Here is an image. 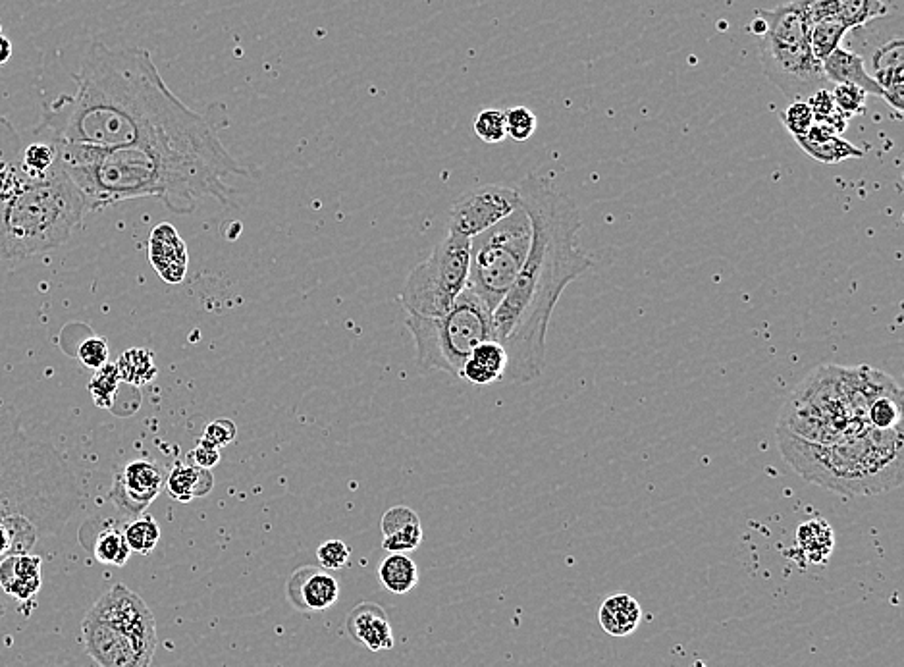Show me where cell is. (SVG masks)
Here are the masks:
<instances>
[{
    "label": "cell",
    "instance_id": "1",
    "mask_svg": "<svg viewBox=\"0 0 904 667\" xmlns=\"http://www.w3.org/2000/svg\"><path fill=\"white\" fill-rule=\"evenodd\" d=\"M74 81V93L43 103L33 137L62 147L112 151L216 132L205 114L172 93L145 49L95 41Z\"/></svg>",
    "mask_w": 904,
    "mask_h": 667
},
{
    "label": "cell",
    "instance_id": "2",
    "mask_svg": "<svg viewBox=\"0 0 904 667\" xmlns=\"http://www.w3.org/2000/svg\"><path fill=\"white\" fill-rule=\"evenodd\" d=\"M517 189L531 216V251L492 313V330L507 353L504 382L529 384L544 373L546 336L559 297L592 268V259L579 245L583 220L571 197L536 174L525 176Z\"/></svg>",
    "mask_w": 904,
    "mask_h": 667
},
{
    "label": "cell",
    "instance_id": "3",
    "mask_svg": "<svg viewBox=\"0 0 904 667\" xmlns=\"http://www.w3.org/2000/svg\"><path fill=\"white\" fill-rule=\"evenodd\" d=\"M56 147L60 166L85 195L89 213L139 197H157L176 214L193 213L203 199L232 205L236 191L228 180L249 174L218 132L112 151Z\"/></svg>",
    "mask_w": 904,
    "mask_h": 667
},
{
    "label": "cell",
    "instance_id": "4",
    "mask_svg": "<svg viewBox=\"0 0 904 667\" xmlns=\"http://www.w3.org/2000/svg\"><path fill=\"white\" fill-rule=\"evenodd\" d=\"M78 504L76 477L53 444L26 434L14 411L0 413V561L58 536Z\"/></svg>",
    "mask_w": 904,
    "mask_h": 667
},
{
    "label": "cell",
    "instance_id": "5",
    "mask_svg": "<svg viewBox=\"0 0 904 667\" xmlns=\"http://www.w3.org/2000/svg\"><path fill=\"white\" fill-rule=\"evenodd\" d=\"M903 428H862L833 442L802 440L779 427V450L804 481L843 496H870L903 482Z\"/></svg>",
    "mask_w": 904,
    "mask_h": 667
},
{
    "label": "cell",
    "instance_id": "6",
    "mask_svg": "<svg viewBox=\"0 0 904 667\" xmlns=\"http://www.w3.org/2000/svg\"><path fill=\"white\" fill-rule=\"evenodd\" d=\"M89 213L85 195L60 166L27 180L0 203V259H27L70 240Z\"/></svg>",
    "mask_w": 904,
    "mask_h": 667
},
{
    "label": "cell",
    "instance_id": "7",
    "mask_svg": "<svg viewBox=\"0 0 904 667\" xmlns=\"http://www.w3.org/2000/svg\"><path fill=\"white\" fill-rule=\"evenodd\" d=\"M81 639L97 666L151 667L159 633L145 600L124 585H114L85 615Z\"/></svg>",
    "mask_w": 904,
    "mask_h": 667
},
{
    "label": "cell",
    "instance_id": "8",
    "mask_svg": "<svg viewBox=\"0 0 904 667\" xmlns=\"http://www.w3.org/2000/svg\"><path fill=\"white\" fill-rule=\"evenodd\" d=\"M766 22V33L758 37V54L766 78L793 103L806 101L812 93L833 87L825 80L822 62L810 49V20L797 0L773 10H756Z\"/></svg>",
    "mask_w": 904,
    "mask_h": 667
},
{
    "label": "cell",
    "instance_id": "9",
    "mask_svg": "<svg viewBox=\"0 0 904 667\" xmlns=\"http://www.w3.org/2000/svg\"><path fill=\"white\" fill-rule=\"evenodd\" d=\"M405 326L413 336L421 373L442 371L459 378L471 351L494 340L492 311L471 290L459 295L446 315H409Z\"/></svg>",
    "mask_w": 904,
    "mask_h": 667
},
{
    "label": "cell",
    "instance_id": "10",
    "mask_svg": "<svg viewBox=\"0 0 904 667\" xmlns=\"http://www.w3.org/2000/svg\"><path fill=\"white\" fill-rule=\"evenodd\" d=\"M531 245V216L523 205L471 240L467 290L492 313L515 284Z\"/></svg>",
    "mask_w": 904,
    "mask_h": 667
},
{
    "label": "cell",
    "instance_id": "11",
    "mask_svg": "<svg viewBox=\"0 0 904 667\" xmlns=\"http://www.w3.org/2000/svg\"><path fill=\"white\" fill-rule=\"evenodd\" d=\"M471 240L455 232L444 236L405 280L401 303L407 315L442 317L467 290Z\"/></svg>",
    "mask_w": 904,
    "mask_h": 667
},
{
    "label": "cell",
    "instance_id": "12",
    "mask_svg": "<svg viewBox=\"0 0 904 667\" xmlns=\"http://www.w3.org/2000/svg\"><path fill=\"white\" fill-rule=\"evenodd\" d=\"M523 205L517 187L486 184L465 191L450 211V232L473 240Z\"/></svg>",
    "mask_w": 904,
    "mask_h": 667
},
{
    "label": "cell",
    "instance_id": "13",
    "mask_svg": "<svg viewBox=\"0 0 904 667\" xmlns=\"http://www.w3.org/2000/svg\"><path fill=\"white\" fill-rule=\"evenodd\" d=\"M164 486V471L151 459H135L114 479L108 498L128 517H139Z\"/></svg>",
    "mask_w": 904,
    "mask_h": 667
},
{
    "label": "cell",
    "instance_id": "14",
    "mask_svg": "<svg viewBox=\"0 0 904 667\" xmlns=\"http://www.w3.org/2000/svg\"><path fill=\"white\" fill-rule=\"evenodd\" d=\"M870 78L881 89V99L901 116L904 108V37L895 33L878 43L864 58Z\"/></svg>",
    "mask_w": 904,
    "mask_h": 667
},
{
    "label": "cell",
    "instance_id": "15",
    "mask_svg": "<svg viewBox=\"0 0 904 667\" xmlns=\"http://www.w3.org/2000/svg\"><path fill=\"white\" fill-rule=\"evenodd\" d=\"M286 592L297 612H324L338 602L340 585L326 571L303 565L290 577Z\"/></svg>",
    "mask_w": 904,
    "mask_h": 667
},
{
    "label": "cell",
    "instance_id": "16",
    "mask_svg": "<svg viewBox=\"0 0 904 667\" xmlns=\"http://www.w3.org/2000/svg\"><path fill=\"white\" fill-rule=\"evenodd\" d=\"M149 261L166 284L178 286L186 280L189 253L186 241L172 224L162 222L153 228L149 236Z\"/></svg>",
    "mask_w": 904,
    "mask_h": 667
},
{
    "label": "cell",
    "instance_id": "17",
    "mask_svg": "<svg viewBox=\"0 0 904 667\" xmlns=\"http://www.w3.org/2000/svg\"><path fill=\"white\" fill-rule=\"evenodd\" d=\"M347 633L349 637L371 652H384L394 648V633L390 619L382 606L373 602H363L347 615Z\"/></svg>",
    "mask_w": 904,
    "mask_h": 667
},
{
    "label": "cell",
    "instance_id": "18",
    "mask_svg": "<svg viewBox=\"0 0 904 667\" xmlns=\"http://www.w3.org/2000/svg\"><path fill=\"white\" fill-rule=\"evenodd\" d=\"M382 548L388 554H409L423 544L419 515L407 506L390 507L380 521Z\"/></svg>",
    "mask_w": 904,
    "mask_h": 667
},
{
    "label": "cell",
    "instance_id": "19",
    "mask_svg": "<svg viewBox=\"0 0 904 667\" xmlns=\"http://www.w3.org/2000/svg\"><path fill=\"white\" fill-rule=\"evenodd\" d=\"M43 558L29 552L14 554L0 561V590L8 596L29 602L41 590Z\"/></svg>",
    "mask_w": 904,
    "mask_h": 667
},
{
    "label": "cell",
    "instance_id": "20",
    "mask_svg": "<svg viewBox=\"0 0 904 667\" xmlns=\"http://www.w3.org/2000/svg\"><path fill=\"white\" fill-rule=\"evenodd\" d=\"M825 80L831 85H854L868 95L881 97L878 83L870 78L862 54L854 53L847 47H839L822 62Z\"/></svg>",
    "mask_w": 904,
    "mask_h": 667
},
{
    "label": "cell",
    "instance_id": "21",
    "mask_svg": "<svg viewBox=\"0 0 904 667\" xmlns=\"http://www.w3.org/2000/svg\"><path fill=\"white\" fill-rule=\"evenodd\" d=\"M507 371V353L504 346L496 340L482 342L467 357L459 378L475 384L488 386L496 382H504Z\"/></svg>",
    "mask_w": 904,
    "mask_h": 667
},
{
    "label": "cell",
    "instance_id": "22",
    "mask_svg": "<svg viewBox=\"0 0 904 667\" xmlns=\"http://www.w3.org/2000/svg\"><path fill=\"white\" fill-rule=\"evenodd\" d=\"M798 147L810 155L814 161L822 164H839L849 159H860L864 153L847 141L843 135L833 134L825 126L814 124L810 132L802 137H795Z\"/></svg>",
    "mask_w": 904,
    "mask_h": 667
},
{
    "label": "cell",
    "instance_id": "23",
    "mask_svg": "<svg viewBox=\"0 0 904 667\" xmlns=\"http://www.w3.org/2000/svg\"><path fill=\"white\" fill-rule=\"evenodd\" d=\"M22 151V137L8 118L0 116V203L26 182L20 166Z\"/></svg>",
    "mask_w": 904,
    "mask_h": 667
},
{
    "label": "cell",
    "instance_id": "24",
    "mask_svg": "<svg viewBox=\"0 0 904 667\" xmlns=\"http://www.w3.org/2000/svg\"><path fill=\"white\" fill-rule=\"evenodd\" d=\"M164 484H166V492L172 500H176L180 504H189L195 498H203V496L211 494L214 477L211 469H199L195 465L178 463L168 473Z\"/></svg>",
    "mask_w": 904,
    "mask_h": 667
},
{
    "label": "cell",
    "instance_id": "25",
    "mask_svg": "<svg viewBox=\"0 0 904 667\" xmlns=\"http://www.w3.org/2000/svg\"><path fill=\"white\" fill-rule=\"evenodd\" d=\"M642 610L639 602L629 594H613L600 606L598 619L602 629L612 637H627L637 631Z\"/></svg>",
    "mask_w": 904,
    "mask_h": 667
},
{
    "label": "cell",
    "instance_id": "26",
    "mask_svg": "<svg viewBox=\"0 0 904 667\" xmlns=\"http://www.w3.org/2000/svg\"><path fill=\"white\" fill-rule=\"evenodd\" d=\"M835 546V534L824 519H810L797 529L798 552L814 565L827 563Z\"/></svg>",
    "mask_w": 904,
    "mask_h": 667
},
{
    "label": "cell",
    "instance_id": "27",
    "mask_svg": "<svg viewBox=\"0 0 904 667\" xmlns=\"http://www.w3.org/2000/svg\"><path fill=\"white\" fill-rule=\"evenodd\" d=\"M380 585L403 596L419 585V569L407 554H388L378 565Z\"/></svg>",
    "mask_w": 904,
    "mask_h": 667
},
{
    "label": "cell",
    "instance_id": "28",
    "mask_svg": "<svg viewBox=\"0 0 904 667\" xmlns=\"http://www.w3.org/2000/svg\"><path fill=\"white\" fill-rule=\"evenodd\" d=\"M122 382L130 384L133 388H143L149 382L155 380L159 374V365L155 361V353L145 347H132L126 349L118 361L114 363Z\"/></svg>",
    "mask_w": 904,
    "mask_h": 667
},
{
    "label": "cell",
    "instance_id": "29",
    "mask_svg": "<svg viewBox=\"0 0 904 667\" xmlns=\"http://www.w3.org/2000/svg\"><path fill=\"white\" fill-rule=\"evenodd\" d=\"M87 548L99 563L114 565V567L126 565L132 556V550L124 538V529H118L112 523H108L99 533L95 534L93 544Z\"/></svg>",
    "mask_w": 904,
    "mask_h": 667
},
{
    "label": "cell",
    "instance_id": "30",
    "mask_svg": "<svg viewBox=\"0 0 904 667\" xmlns=\"http://www.w3.org/2000/svg\"><path fill=\"white\" fill-rule=\"evenodd\" d=\"M22 172L27 180H43L58 166V147L53 141L35 137L22 151Z\"/></svg>",
    "mask_w": 904,
    "mask_h": 667
},
{
    "label": "cell",
    "instance_id": "31",
    "mask_svg": "<svg viewBox=\"0 0 904 667\" xmlns=\"http://www.w3.org/2000/svg\"><path fill=\"white\" fill-rule=\"evenodd\" d=\"M866 423L876 430L901 428L903 423V396L901 388L887 392L872 401L866 409Z\"/></svg>",
    "mask_w": 904,
    "mask_h": 667
},
{
    "label": "cell",
    "instance_id": "32",
    "mask_svg": "<svg viewBox=\"0 0 904 667\" xmlns=\"http://www.w3.org/2000/svg\"><path fill=\"white\" fill-rule=\"evenodd\" d=\"M849 29L837 18L829 16L810 26V49L818 62H824L829 54L841 47Z\"/></svg>",
    "mask_w": 904,
    "mask_h": 667
},
{
    "label": "cell",
    "instance_id": "33",
    "mask_svg": "<svg viewBox=\"0 0 904 667\" xmlns=\"http://www.w3.org/2000/svg\"><path fill=\"white\" fill-rule=\"evenodd\" d=\"M889 12L891 10L883 0H841L837 18L851 31L885 18Z\"/></svg>",
    "mask_w": 904,
    "mask_h": 667
},
{
    "label": "cell",
    "instance_id": "34",
    "mask_svg": "<svg viewBox=\"0 0 904 667\" xmlns=\"http://www.w3.org/2000/svg\"><path fill=\"white\" fill-rule=\"evenodd\" d=\"M124 538L130 546V550L141 556H149L160 540V527L155 517L151 515H139L132 523L124 527Z\"/></svg>",
    "mask_w": 904,
    "mask_h": 667
},
{
    "label": "cell",
    "instance_id": "35",
    "mask_svg": "<svg viewBox=\"0 0 904 667\" xmlns=\"http://www.w3.org/2000/svg\"><path fill=\"white\" fill-rule=\"evenodd\" d=\"M120 384H122V378L118 374L116 365L107 363L101 369H97L95 374L91 376V380L87 384V390H89V394H91V398H93L97 407L112 409L114 400H116V394L120 390Z\"/></svg>",
    "mask_w": 904,
    "mask_h": 667
},
{
    "label": "cell",
    "instance_id": "36",
    "mask_svg": "<svg viewBox=\"0 0 904 667\" xmlns=\"http://www.w3.org/2000/svg\"><path fill=\"white\" fill-rule=\"evenodd\" d=\"M473 128H475L477 137L484 143H490V145L502 143L507 137L506 114H504V110H498V108H486L477 114Z\"/></svg>",
    "mask_w": 904,
    "mask_h": 667
},
{
    "label": "cell",
    "instance_id": "37",
    "mask_svg": "<svg viewBox=\"0 0 904 667\" xmlns=\"http://www.w3.org/2000/svg\"><path fill=\"white\" fill-rule=\"evenodd\" d=\"M831 93H833L835 107L841 114H845L849 120H851L852 116H858V114L866 112L868 93L862 91L860 87H854V85H833Z\"/></svg>",
    "mask_w": 904,
    "mask_h": 667
},
{
    "label": "cell",
    "instance_id": "38",
    "mask_svg": "<svg viewBox=\"0 0 904 667\" xmlns=\"http://www.w3.org/2000/svg\"><path fill=\"white\" fill-rule=\"evenodd\" d=\"M506 114L507 137L515 141H527L536 132V116L531 108L513 107Z\"/></svg>",
    "mask_w": 904,
    "mask_h": 667
},
{
    "label": "cell",
    "instance_id": "39",
    "mask_svg": "<svg viewBox=\"0 0 904 667\" xmlns=\"http://www.w3.org/2000/svg\"><path fill=\"white\" fill-rule=\"evenodd\" d=\"M781 122L793 137H802L814 126V114L806 101H793L781 112Z\"/></svg>",
    "mask_w": 904,
    "mask_h": 667
},
{
    "label": "cell",
    "instance_id": "40",
    "mask_svg": "<svg viewBox=\"0 0 904 667\" xmlns=\"http://www.w3.org/2000/svg\"><path fill=\"white\" fill-rule=\"evenodd\" d=\"M317 560L326 571L344 569L351 560V548L344 540H326L317 550Z\"/></svg>",
    "mask_w": 904,
    "mask_h": 667
},
{
    "label": "cell",
    "instance_id": "41",
    "mask_svg": "<svg viewBox=\"0 0 904 667\" xmlns=\"http://www.w3.org/2000/svg\"><path fill=\"white\" fill-rule=\"evenodd\" d=\"M78 359H80L81 365L89 371L101 369L108 363L107 340H103L99 336H91V338L83 340L78 347Z\"/></svg>",
    "mask_w": 904,
    "mask_h": 667
},
{
    "label": "cell",
    "instance_id": "42",
    "mask_svg": "<svg viewBox=\"0 0 904 667\" xmlns=\"http://www.w3.org/2000/svg\"><path fill=\"white\" fill-rule=\"evenodd\" d=\"M236 436H238V427L230 419H216L213 423H209L203 432V440L218 450L230 446L236 440Z\"/></svg>",
    "mask_w": 904,
    "mask_h": 667
},
{
    "label": "cell",
    "instance_id": "43",
    "mask_svg": "<svg viewBox=\"0 0 904 667\" xmlns=\"http://www.w3.org/2000/svg\"><path fill=\"white\" fill-rule=\"evenodd\" d=\"M810 24H816L829 16H837L841 0H797Z\"/></svg>",
    "mask_w": 904,
    "mask_h": 667
},
{
    "label": "cell",
    "instance_id": "44",
    "mask_svg": "<svg viewBox=\"0 0 904 667\" xmlns=\"http://www.w3.org/2000/svg\"><path fill=\"white\" fill-rule=\"evenodd\" d=\"M191 461L195 467L199 469H213L214 465L220 463V450L214 448L211 444H207L203 438L199 440V444L193 448V452L189 454Z\"/></svg>",
    "mask_w": 904,
    "mask_h": 667
},
{
    "label": "cell",
    "instance_id": "45",
    "mask_svg": "<svg viewBox=\"0 0 904 667\" xmlns=\"http://www.w3.org/2000/svg\"><path fill=\"white\" fill-rule=\"evenodd\" d=\"M12 51H14L12 49V41L8 37L0 35V66L6 64L12 58Z\"/></svg>",
    "mask_w": 904,
    "mask_h": 667
},
{
    "label": "cell",
    "instance_id": "46",
    "mask_svg": "<svg viewBox=\"0 0 904 667\" xmlns=\"http://www.w3.org/2000/svg\"><path fill=\"white\" fill-rule=\"evenodd\" d=\"M4 614H6V606H4V604H2V602H0V619H2V617H4Z\"/></svg>",
    "mask_w": 904,
    "mask_h": 667
},
{
    "label": "cell",
    "instance_id": "47",
    "mask_svg": "<svg viewBox=\"0 0 904 667\" xmlns=\"http://www.w3.org/2000/svg\"><path fill=\"white\" fill-rule=\"evenodd\" d=\"M0 35H2V26H0Z\"/></svg>",
    "mask_w": 904,
    "mask_h": 667
}]
</instances>
